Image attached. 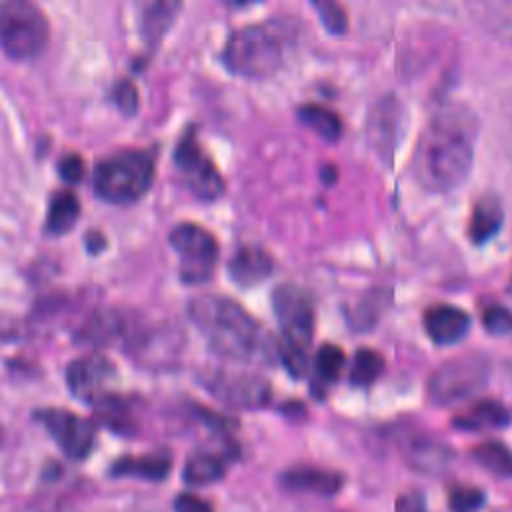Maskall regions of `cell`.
Wrapping results in <instances>:
<instances>
[{
	"mask_svg": "<svg viewBox=\"0 0 512 512\" xmlns=\"http://www.w3.org/2000/svg\"><path fill=\"white\" fill-rule=\"evenodd\" d=\"M476 120L472 112L450 106L434 114L422 130L412 170L416 180L430 192H448L468 174L474 156Z\"/></svg>",
	"mask_w": 512,
	"mask_h": 512,
	"instance_id": "1",
	"label": "cell"
},
{
	"mask_svg": "<svg viewBox=\"0 0 512 512\" xmlns=\"http://www.w3.org/2000/svg\"><path fill=\"white\" fill-rule=\"evenodd\" d=\"M192 324L208 340V346L234 362L266 364L278 356V340L234 298L222 294H198L188 302Z\"/></svg>",
	"mask_w": 512,
	"mask_h": 512,
	"instance_id": "2",
	"label": "cell"
},
{
	"mask_svg": "<svg viewBox=\"0 0 512 512\" xmlns=\"http://www.w3.org/2000/svg\"><path fill=\"white\" fill-rule=\"evenodd\" d=\"M292 18H268L230 32L222 48V64L242 78H268L280 70L296 44Z\"/></svg>",
	"mask_w": 512,
	"mask_h": 512,
	"instance_id": "3",
	"label": "cell"
},
{
	"mask_svg": "<svg viewBox=\"0 0 512 512\" xmlns=\"http://www.w3.org/2000/svg\"><path fill=\"white\" fill-rule=\"evenodd\" d=\"M270 300L280 330L278 358L292 378H300L308 370V350L314 336V298L310 290L294 282H282L272 290Z\"/></svg>",
	"mask_w": 512,
	"mask_h": 512,
	"instance_id": "4",
	"label": "cell"
},
{
	"mask_svg": "<svg viewBox=\"0 0 512 512\" xmlns=\"http://www.w3.org/2000/svg\"><path fill=\"white\" fill-rule=\"evenodd\" d=\"M156 172L154 154L146 148H120L102 156L92 174L94 194L106 204L128 206L152 186Z\"/></svg>",
	"mask_w": 512,
	"mask_h": 512,
	"instance_id": "5",
	"label": "cell"
},
{
	"mask_svg": "<svg viewBox=\"0 0 512 512\" xmlns=\"http://www.w3.org/2000/svg\"><path fill=\"white\" fill-rule=\"evenodd\" d=\"M50 38L46 14L28 0H2L0 44L8 58L30 60L38 56Z\"/></svg>",
	"mask_w": 512,
	"mask_h": 512,
	"instance_id": "6",
	"label": "cell"
},
{
	"mask_svg": "<svg viewBox=\"0 0 512 512\" xmlns=\"http://www.w3.org/2000/svg\"><path fill=\"white\" fill-rule=\"evenodd\" d=\"M172 162L182 184L196 198L212 202L224 194L226 182L222 178V172L218 170L210 154L202 148L194 126H186V130L180 134L172 152Z\"/></svg>",
	"mask_w": 512,
	"mask_h": 512,
	"instance_id": "7",
	"label": "cell"
},
{
	"mask_svg": "<svg viewBox=\"0 0 512 512\" xmlns=\"http://www.w3.org/2000/svg\"><path fill=\"white\" fill-rule=\"evenodd\" d=\"M168 244L178 254V276L184 284H202L212 278L218 262L216 236L198 222H180L168 234Z\"/></svg>",
	"mask_w": 512,
	"mask_h": 512,
	"instance_id": "8",
	"label": "cell"
},
{
	"mask_svg": "<svg viewBox=\"0 0 512 512\" xmlns=\"http://www.w3.org/2000/svg\"><path fill=\"white\" fill-rule=\"evenodd\" d=\"M488 364L482 356L470 354L442 364L428 380V396L436 404L464 400L484 386Z\"/></svg>",
	"mask_w": 512,
	"mask_h": 512,
	"instance_id": "9",
	"label": "cell"
},
{
	"mask_svg": "<svg viewBox=\"0 0 512 512\" xmlns=\"http://www.w3.org/2000/svg\"><path fill=\"white\" fill-rule=\"evenodd\" d=\"M34 420L40 422L46 432L54 438L58 448L72 460H84L96 440V424L68 408H38L34 410Z\"/></svg>",
	"mask_w": 512,
	"mask_h": 512,
	"instance_id": "10",
	"label": "cell"
},
{
	"mask_svg": "<svg viewBox=\"0 0 512 512\" xmlns=\"http://www.w3.org/2000/svg\"><path fill=\"white\" fill-rule=\"evenodd\" d=\"M202 386L220 402L234 408H260L270 400V386L264 378L244 370H206Z\"/></svg>",
	"mask_w": 512,
	"mask_h": 512,
	"instance_id": "11",
	"label": "cell"
},
{
	"mask_svg": "<svg viewBox=\"0 0 512 512\" xmlns=\"http://www.w3.org/2000/svg\"><path fill=\"white\" fill-rule=\"evenodd\" d=\"M114 376V362L98 352L78 356L66 366V384L70 392L88 404H96L102 396L108 394L106 384Z\"/></svg>",
	"mask_w": 512,
	"mask_h": 512,
	"instance_id": "12",
	"label": "cell"
},
{
	"mask_svg": "<svg viewBox=\"0 0 512 512\" xmlns=\"http://www.w3.org/2000/svg\"><path fill=\"white\" fill-rule=\"evenodd\" d=\"M226 270L236 286L250 288L274 272V258L258 244H240L228 258Z\"/></svg>",
	"mask_w": 512,
	"mask_h": 512,
	"instance_id": "13",
	"label": "cell"
},
{
	"mask_svg": "<svg viewBox=\"0 0 512 512\" xmlns=\"http://www.w3.org/2000/svg\"><path fill=\"white\" fill-rule=\"evenodd\" d=\"M470 316L452 304H434L424 312V330L436 344H454L466 336Z\"/></svg>",
	"mask_w": 512,
	"mask_h": 512,
	"instance_id": "14",
	"label": "cell"
},
{
	"mask_svg": "<svg viewBox=\"0 0 512 512\" xmlns=\"http://www.w3.org/2000/svg\"><path fill=\"white\" fill-rule=\"evenodd\" d=\"M178 10H180V2H172V0H148V2L136 4L138 32L150 48H154L170 30Z\"/></svg>",
	"mask_w": 512,
	"mask_h": 512,
	"instance_id": "15",
	"label": "cell"
},
{
	"mask_svg": "<svg viewBox=\"0 0 512 512\" xmlns=\"http://www.w3.org/2000/svg\"><path fill=\"white\" fill-rule=\"evenodd\" d=\"M344 366H346L344 350L332 342H324L312 358L310 392L316 398H324L328 390L338 382Z\"/></svg>",
	"mask_w": 512,
	"mask_h": 512,
	"instance_id": "16",
	"label": "cell"
},
{
	"mask_svg": "<svg viewBox=\"0 0 512 512\" xmlns=\"http://www.w3.org/2000/svg\"><path fill=\"white\" fill-rule=\"evenodd\" d=\"M172 468V456L168 450H154L148 454H124L112 462V476H136L144 480H162Z\"/></svg>",
	"mask_w": 512,
	"mask_h": 512,
	"instance_id": "17",
	"label": "cell"
},
{
	"mask_svg": "<svg viewBox=\"0 0 512 512\" xmlns=\"http://www.w3.org/2000/svg\"><path fill=\"white\" fill-rule=\"evenodd\" d=\"M280 482L290 490L314 492V494H334L340 490L344 476L334 470L316 466H294L282 472Z\"/></svg>",
	"mask_w": 512,
	"mask_h": 512,
	"instance_id": "18",
	"label": "cell"
},
{
	"mask_svg": "<svg viewBox=\"0 0 512 512\" xmlns=\"http://www.w3.org/2000/svg\"><path fill=\"white\" fill-rule=\"evenodd\" d=\"M80 218V200L72 190H54L48 200L44 230L50 236H62L74 228Z\"/></svg>",
	"mask_w": 512,
	"mask_h": 512,
	"instance_id": "19",
	"label": "cell"
},
{
	"mask_svg": "<svg viewBox=\"0 0 512 512\" xmlns=\"http://www.w3.org/2000/svg\"><path fill=\"white\" fill-rule=\"evenodd\" d=\"M510 420L508 410L496 400H478L458 412L452 424L460 430H486V428H502Z\"/></svg>",
	"mask_w": 512,
	"mask_h": 512,
	"instance_id": "20",
	"label": "cell"
},
{
	"mask_svg": "<svg viewBox=\"0 0 512 512\" xmlns=\"http://www.w3.org/2000/svg\"><path fill=\"white\" fill-rule=\"evenodd\" d=\"M96 418L98 422H102L106 428H110L116 434L122 436H132L138 430V422L130 410V404L126 398L108 392L106 396H102L96 404Z\"/></svg>",
	"mask_w": 512,
	"mask_h": 512,
	"instance_id": "21",
	"label": "cell"
},
{
	"mask_svg": "<svg viewBox=\"0 0 512 512\" xmlns=\"http://www.w3.org/2000/svg\"><path fill=\"white\" fill-rule=\"evenodd\" d=\"M296 116L302 124H306L314 134H318L328 144H334L342 136V118L332 108L318 104V102H306L296 108Z\"/></svg>",
	"mask_w": 512,
	"mask_h": 512,
	"instance_id": "22",
	"label": "cell"
},
{
	"mask_svg": "<svg viewBox=\"0 0 512 512\" xmlns=\"http://www.w3.org/2000/svg\"><path fill=\"white\" fill-rule=\"evenodd\" d=\"M224 472H226V454L200 450L188 456L182 470V478L188 486H206L220 480Z\"/></svg>",
	"mask_w": 512,
	"mask_h": 512,
	"instance_id": "23",
	"label": "cell"
},
{
	"mask_svg": "<svg viewBox=\"0 0 512 512\" xmlns=\"http://www.w3.org/2000/svg\"><path fill=\"white\" fill-rule=\"evenodd\" d=\"M502 226V206L500 200L492 194L482 196L472 210L468 234L476 244L490 240Z\"/></svg>",
	"mask_w": 512,
	"mask_h": 512,
	"instance_id": "24",
	"label": "cell"
},
{
	"mask_svg": "<svg viewBox=\"0 0 512 512\" xmlns=\"http://www.w3.org/2000/svg\"><path fill=\"white\" fill-rule=\"evenodd\" d=\"M124 326H126V320L118 312L114 310L96 312L78 330L76 340L88 342V344H106L116 336H120L124 332Z\"/></svg>",
	"mask_w": 512,
	"mask_h": 512,
	"instance_id": "25",
	"label": "cell"
},
{
	"mask_svg": "<svg viewBox=\"0 0 512 512\" xmlns=\"http://www.w3.org/2000/svg\"><path fill=\"white\" fill-rule=\"evenodd\" d=\"M384 366H386L384 356L378 350L368 348V346H360L354 352L348 380L356 388H368L380 378V374L384 372Z\"/></svg>",
	"mask_w": 512,
	"mask_h": 512,
	"instance_id": "26",
	"label": "cell"
},
{
	"mask_svg": "<svg viewBox=\"0 0 512 512\" xmlns=\"http://www.w3.org/2000/svg\"><path fill=\"white\" fill-rule=\"evenodd\" d=\"M472 456L488 472L504 478L512 476V452L502 442H496V440L482 442L472 450Z\"/></svg>",
	"mask_w": 512,
	"mask_h": 512,
	"instance_id": "27",
	"label": "cell"
},
{
	"mask_svg": "<svg viewBox=\"0 0 512 512\" xmlns=\"http://www.w3.org/2000/svg\"><path fill=\"white\" fill-rule=\"evenodd\" d=\"M310 6L316 10L322 26L330 34L346 32V28H348V14H346L342 4H338L334 0H314V2H310Z\"/></svg>",
	"mask_w": 512,
	"mask_h": 512,
	"instance_id": "28",
	"label": "cell"
},
{
	"mask_svg": "<svg viewBox=\"0 0 512 512\" xmlns=\"http://www.w3.org/2000/svg\"><path fill=\"white\" fill-rule=\"evenodd\" d=\"M484 504V492L474 486H454L448 494L452 512H476Z\"/></svg>",
	"mask_w": 512,
	"mask_h": 512,
	"instance_id": "29",
	"label": "cell"
},
{
	"mask_svg": "<svg viewBox=\"0 0 512 512\" xmlns=\"http://www.w3.org/2000/svg\"><path fill=\"white\" fill-rule=\"evenodd\" d=\"M110 98L114 102V106L126 114V116H132L136 114L138 106H140V98H138V90L134 86V82L130 78H120L112 90H110Z\"/></svg>",
	"mask_w": 512,
	"mask_h": 512,
	"instance_id": "30",
	"label": "cell"
},
{
	"mask_svg": "<svg viewBox=\"0 0 512 512\" xmlns=\"http://www.w3.org/2000/svg\"><path fill=\"white\" fill-rule=\"evenodd\" d=\"M482 324L492 334H508L512 332V312L504 306L492 304L482 312Z\"/></svg>",
	"mask_w": 512,
	"mask_h": 512,
	"instance_id": "31",
	"label": "cell"
},
{
	"mask_svg": "<svg viewBox=\"0 0 512 512\" xmlns=\"http://www.w3.org/2000/svg\"><path fill=\"white\" fill-rule=\"evenodd\" d=\"M58 174L64 182H70V184H76L84 178L86 174V162L80 154L76 152H68L64 154L60 160H58Z\"/></svg>",
	"mask_w": 512,
	"mask_h": 512,
	"instance_id": "32",
	"label": "cell"
},
{
	"mask_svg": "<svg viewBox=\"0 0 512 512\" xmlns=\"http://www.w3.org/2000/svg\"><path fill=\"white\" fill-rule=\"evenodd\" d=\"M394 512H426V502L424 496L416 490L404 492L396 498V508Z\"/></svg>",
	"mask_w": 512,
	"mask_h": 512,
	"instance_id": "33",
	"label": "cell"
},
{
	"mask_svg": "<svg viewBox=\"0 0 512 512\" xmlns=\"http://www.w3.org/2000/svg\"><path fill=\"white\" fill-rule=\"evenodd\" d=\"M174 512H214V510L206 500L194 494H180L174 500Z\"/></svg>",
	"mask_w": 512,
	"mask_h": 512,
	"instance_id": "34",
	"label": "cell"
},
{
	"mask_svg": "<svg viewBox=\"0 0 512 512\" xmlns=\"http://www.w3.org/2000/svg\"><path fill=\"white\" fill-rule=\"evenodd\" d=\"M106 246H108V240H106V236L100 230L92 228V230H88L84 234V248H86L88 254L98 256L102 250H106Z\"/></svg>",
	"mask_w": 512,
	"mask_h": 512,
	"instance_id": "35",
	"label": "cell"
},
{
	"mask_svg": "<svg viewBox=\"0 0 512 512\" xmlns=\"http://www.w3.org/2000/svg\"><path fill=\"white\" fill-rule=\"evenodd\" d=\"M320 174H322V180H326V182H334L336 178V168L334 166H330V164H326L322 170H320Z\"/></svg>",
	"mask_w": 512,
	"mask_h": 512,
	"instance_id": "36",
	"label": "cell"
},
{
	"mask_svg": "<svg viewBox=\"0 0 512 512\" xmlns=\"http://www.w3.org/2000/svg\"><path fill=\"white\" fill-rule=\"evenodd\" d=\"M300 512H330V510H300Z\"/></svg>",
	"mask_w": 512,
	"mask_h": 512,
	"instance_id": "37",
	"label": "cell"
},
{
	"mask_svg": "<svg viewBox=\"0 0 512 512\" xmlns=\"http://www.w3.org/2000/svg\"><path fill=\"white\" fill-rule=\"evenodd\" d=\"M510 290H512V282H510Z\"/></svg>",
	"mask_w": 512,
	"mask_h": 512,
	"instance_id": "38",
	"label": "cell"
}]
</instances>
